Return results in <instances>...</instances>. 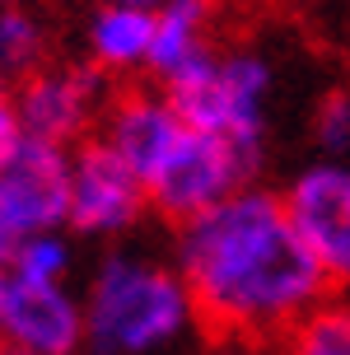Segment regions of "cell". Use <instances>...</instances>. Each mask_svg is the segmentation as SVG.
<instances>
[{
    "label": "cell",
    "mask_w": 350,
    "mask_h": 355,
    "mask_svg": "<svg viewBox=\"0 0 350 355\" xmlns=\"http://www.w3.org/2000/svg\"><path fill=\"white\" fill-rule=\"evenodd\" d=\"M173 266L187 281L210 337L280 341L332 295L327 271L304 248L276 192L243 187L177 225Z\"/></svg>",
    "instance_id": "obj_1"
},
{
    "label": "cell",
    "mask_w": 350,
    "mask_h": 355,
    "mask_svg": "<svg viewBox=\"0 0 350 355\" xmlns=\"http://www.w3.org/2000/svg\"><path fill=\"white\" fill-rule=\"evenodd\" d=\"M196 304L173 262L150 252H107L85 290V351L173 355L196 332Z\"/></svg>",
    "instance_id": "obj_2"
},
{
    "label": "cell",
    "mask_w": 350,
    "mask_h": 355,
    "mask_svg": "<svg viewBox=\"0 0 350 355\" xmlns=\"http://www.w3.org/2000/svg\"><path fill=\"white\" fill-rule=\"evenodd\" d=\"M271 61L252 47H215L164 94L192 131L266 150V103H271Z\"/></svg>",
    "instance_id": "obj_3"
},
{
    "label": "cell",
    "mask_w": 350,
    "mask_h": 355,
    "mask_svg": "<svg viewBox=\"0 0 350 355\" xmlns=\"http://www.w3.org/2000/svg\"><path fill=\"white\" fill-rule=\"evenodd\" d=\"M257 168H262V150L187 126L182 141L168 150V159L159 164L155 178L145 182L150 211H159L173 225H187L201 211L220 206L225 196L252 187Z\"/></svg>",
    "instance_id": "obj_4"
},
{
    "label": "cell",
    "mask_w": 350,
    "mask_h": 355,
    "mask_svg": "<svg viewBox=\"0 0 350 355\" xmlns=\"http://www.w3.org/2000/svg\"><path fill=\"white\" fill-rule=\"evenodd\" d=\"M10 98L24 122V136L75 150L103 117L107 85L103 71L94 66H37L15 85Z\"/></svg>",
    "instance_id": "obj_5"
},
{
    "label": "cell",
    "mask_w": 350,
    "mask_h": 355,
    "mask_svg": "<svg viewBox=\"0 0 350 355\" xmlns=\"http://www.w3.org/2000/svg\"><path fill=\"white\" fill-rule=\"evenodd\" d=\"M150 192L98 136L70 150V215L66 225L85 239H122L145 220Z\"/></svg>",
    "instance_id": "obj_6"
},
{
    "label": "cell",
    "mask_w": 350,
    "mask_h": 355,
    "mask_svg": "<svg viewBox=\"0 0 350 355\" xmlns=\"http://www.w3.org/2000/svg\"><path fill=\"white\" fill-rule=\"evenodd\" d=\"M280 206L304 239V248L327 271V281L350 285V164L317 159L299 168L280 192Z\"/></svg>",
    "instance_id": "obj_7"
},
{
    "label": "cell",
    "mask_w": 350,
    "mask_h": 355,
    "mask_svg": "<svg viewBox=\"0 0 350 355\" xmlns=\"http://www.w3.org/2000/svg\"><path fill=\"white\" fill-rule=\"evenodd\" d=\"M70 215V150L24 136L0 168V220L15 239L61 230Z\"/></svg>",
    "instance_id": "obj_8"
},
{
    "label": "cell",
    "mask_w": 350,
    "mask_h": 355,
    "mask_svg": "<svg viewBox=\"0 0 350 355\" xmlns=\"http://www.w3.org/2000/svg\"><path fill=\"white\" fill-rule=\"evenodd\" d=\"M0 341L28 355H80L85 351V295L70 281H15L0 309Z\"/></svg>",
    "instance_id": "obj_9"
},
{
    "label": "cell",
    "mask_w": 350,
    "mask_h": 355,
    "mask_svg": "<svg viewBox=\"0 0 350 355\" xmlns=\"http://www.w3.org/2000/svg\"><path fill=\"white\" fill-rule=\"evenodd\" d=\"M182 131H187V122L177 117L173 98L164 89H122L107 98L103 117H98V141L140 182L155 178V168L168 159V150L182 141Z\"/></svg>",
    "instance_id": "obj_10"
},
{
    "label": "cell",
    "mask_w": 350,
    "mask_h": 355,
    "mask_svg": "<svg viewBox=\"0 0 350 355\" xmlns=\"http://www.w3.org/2000/svg\"><path fill=\"white\" fill-rule=\"evenodd\" d=\"M215 15H220L215 0H168L155 10V47L145 71L159 80V89L215 52Z\"/></svg>",
    "instance_id": "obj_11"
},
{
    "label": "cell",
    "mask_w": 350,
    "mask_h": 355,
    "mask_svg": "<svg viewBox=\"0 0 350 355\" xmlns=\"http://www.w3.org/2000/svg\"><path fill=\"white\" fill-rule=\"evenodd\" d=\"M89 66L103 75H131L150 66V47H155V10H136V5H117L103 0L85 28Z\"/></svg>",
    "instance_id": "obj_12"
},
{
    "label": "cell",
    "mask_w": 350,
    "mask_h": 355,
    "mask_svg": "<svg viewBox=\"0 0 350 355\" xmlns=\"http://www.w3.org/2000/svg\"><path fill=\"white\" fill-rule=\"evenodd\" d=\"M276 355H350V304L327 295L276 341Z\"/></svg>",
    "instance_id": "obj_13"
},
{
    "label": "cell",
    "mask_w": 350,
    "mask_h": 355,
    "mask_svg": "<svg viewBox=\"0 0 350 355\" xmlns=\"http://www.w3.org/2000/svg\"><path fill=\"white\" fill-rule=\"evenodd\" d=\"M42 47H47V33L37 15L24 10L19 0H5L0 5V71L24 80L28 71L42 66Z\"/></svg>",
    "instance_id": "obj_14"
},
{
    "label": "cell",
    "mask_w": 350,
    "mask_h": 355,
    "mask_svg": "<svg viewBox=\"0 0 350 355\" xmlns=\"http://www.w3.org/2000/svg\"><path fill=\"white\" fill-rule=\"evenodd\" d=\"M5 266H10L15 281H70L75 248H70V239H61V230L28 234V239L15 243V252H10Z\"/></svg>",
    "instance_id": "obj_15"
},
{
    "label": "cell",
    "mask_w": 350,
    "mask_h": 355,
    "mask_svg": "<svg viewBox=\"0 0 350 355\" xmlns=\"http://www.w3.org/2000/svg\"><path fill=\"white\" fill-rule=\"evenodd\" d=\"M313 141L322 150V159H341L350 155V89H332L322 94L313 107Z\"/></svg>",
    "instance_id": "obj_16"
},
{
    "label": "cell",
    "mask_w": 350,
    "mask_h": 355,
    "mask_svg": "<svg viewBox=\"0 0 350 355\" xmlns=\"http://www.w3.org/2000/svg\"><path fill=\"white\" fill-rule=\"evenodd\" d=\"M19 145H24V122H19V112H15V98L0 94V168H5V159L15 155Z\"/></svg>",
    "instance_id": "obj_17"
},
{
    "label": "cell",
    "mask_w": 350,
    "mask_h": 355,
    "mask_svg": "<svg viewBox=\"0 0 350 355\" xmlns=\"http://www.w3.org/2000/svg\"><path fill=\"white\" fill-rule=\"evenodd\" d=\"M196 355H266L257 341H243V337H210Z\"/></svg>",
    "instance_id": "obj_18"
},
{
    "label": "cell",
    "mask_w": 350,
    "mask_h": 355,
    "mask_svg": "<svg viewBox=\"0 0 350 355\" xmlns=\"http://www.w3.org/2000/svg\"><path fill=\"white\" fill-rule=\"evenodd\" d=\"M15 243H19V239H15L10 230H5V220H0V262H10V252H15Z\"/></svg>",
    "instance_id": "obj_19"
},
{
    "label": "cell",
    "mask_w": 350,
    "mask_h": 355,
    "mask_svg": "<svg viewBox=\"0 0 350 355\" xmlns=\"http://www.w3.org/2000/svg\"><path fill=\"white\" fill-rule=\"evenodd\" d=\"M5 295H10V266L0 262V309H5Z\"/></svg>",
    "instance_id": "obj_20"
},
{
    "label": "cell",
    "mask_w": 350,
    "mask_h": 355,
    "mask_svg": "<svg viewBox=\"0 0 350 355\" xmlns=\"http://www.w3.org/2000/svg\"><path fill=\"white\" fill-rule=\"evenodd\" d=\"M117 5H136V10H159V5H168V0H117Z\"/></svg>",
    "instance_id": "obj_21"
},
{
    "label": "cell",
    "mask_w": 350,
    "mask_h": 355,
    "mask_svg": "<svg viewBox=\"0 0 350 355\" xmlns=\"http://www.w3.org/2000/svg\"><path fill=\"white\" fill-rule=\"evenodd\" d=\"M0 355H28V351H15V346H5V341H0Z\"/></svg>",
    "instance_id": "obj_22"
}]
</instances>
